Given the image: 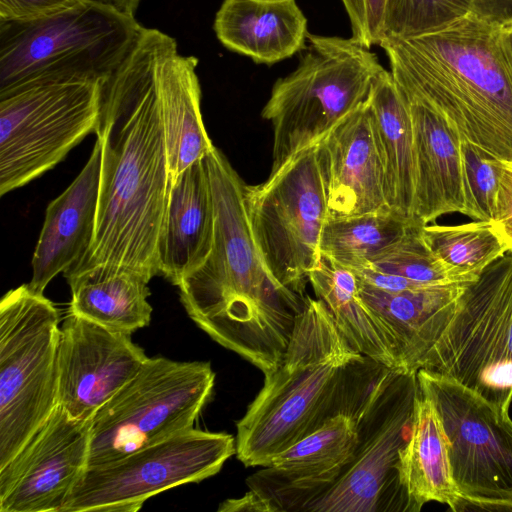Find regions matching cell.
Here are the masks:
<instances>
[{"label": "cell", "mask_w": 512, "mask_h": 512, "mask_svg": "<svg viewBox=\"0 0 512 512\" xmlns=\"http://www.w3.org/2000/svg\"><path fill=\"white\" fill-rule=\"evenodd\" d=\"M472 13L498 26L512 24V0H474Z\"/></svg>", "instance_id": "obj_37"}, {"label": "cell", "mask_w": 512, "mask_h": 512, "mask_svg": "<svg viewBox=\"0 0 512 512\" xmlns=\"http://www.w3.org/2000/svg\"><path fill=\"white\" fill-rule=\"evenodd\" d=\"M373 370L320 299L306 297L279 366L237 422L236 456L246 467L273 458L329 418L348 417L369 391Z\"/></svg>", "instance_id": "obj_3"}, {"label": "cell", "mask_w": 512, "mask_h": 512, "mask_svg": "<svg viewBox=\"0 0 512 512\" xmlns=\"http://www.w3.org/2000/svg\"><path fill=\"white\" fill-rule=\"evenodd\" d=\"M402 93L422 100L469 141L512 161V72L501 28L473 13L433 33L380 43Z\"/></svg>", "instance_id": "obj_4"}, {"label": "cell", "mask_w": 512, "mask_h": 512, "mask_svg": "<svg viewBox=\"0 0 512 512\" xmlns=\"http://www.w3.org/2000/svg\"><path fill=\"white\" fill-rule=\"evenodd\" d=\"M147 359L131 334L68 311L60 327L58 405L74 418L91 420Z\"/></svg>", "instance_id": "obj_16"}, {"label": "cell", "mask_w": 512, "mask_h": 512, "mask_svg": "<svg viewBox=\"0 0 512 512\" xmlns=\"http://www.w3.org/2000/svg\"><path fill=\"white\" fill-rule=\"evenodd\" d=\"M351 26V38L371 48L384 39L386 0H341Z\"/></svg>", "instance_id": "obj_34"}, {"label": "cell", "mask_w": 512, "mask_h": 512, "mask_svg": "<svg viewBox=\"0 0 512 512\" xmlns=\"http://www.w3.org/2000/svg\"><path fill=\"white\" fill-rule=\"evenodd\" d=\"M90 420L53 410L18 453L0 467L1 512H63L88 465Z\"/></svg>", "instance_id": "obj_15"}, {"label": "cell", "mask_w": 512, "mask_h": 512, "mask_svg": "<svg viewBox=\"0 0 512 512\" xmlns=\"http://www.w3.org/2000/svg\"><path fill=\"white\" fill-rule=\"evenodd\" d=\"M464 215L478 221L494 220L502 161L483 148L462 140Z\"/></svg>", "instance_id": "obj_33"}, {"label": "cell", "mask_w": 512, "mask_h": 512, "mask_svg": "<svg viewBox=\"0 0 512 512\" xmlns=\"http://www.w3.org/2000/svg\"><path fill=\"white\" fill-rule=\"evenodd\" d=\"M474 0H386L384 39L436 32L473 12Z\"/></svg>", "instance_id": "obj_31"}, {"label": "cell", "mask_w": 512, "mask_h": 512, "mask_svg": "<svg viewBox=\"0 0 512 512\" xmlns=\"http://www.w3.org/2000/svg\"><path fill=\"white\" fill-rule=\"evenodd\" d=\"M214 383L210 362L148 357L90 420L87 466L117 460L194 428Z\"/></svg>", "instance_id": "obj_9"}, {"label": "cell", "mask_w": 512, "mask_h": 512, "mask_svg": "<svg viewBox=\"0 0 512 512\" xmlns=\"http://www.w3.org/2000/svg\"><path fill=\"white\" fill-rule=\"evenodd\" d=\"M142 25L92 0L32 21H0V91L39 77L106 78Z\"/></svg>", "instance_id": "obj_7"}, {"label": "cell", "mask_w": 512, "mask_h": 512, "mask_svg": "<svg viewBox=\"0 0 512 512\" xmlns=\"http://www.w3.org/2000/svg\"><path fill=\"white\" fill-rule=\"evenodd\" d=\"M234 454L233 435L192 428L117 460L87 466L63 512H136L165 490L214 476Z\"/></svg>", "instance_id": "obj_14"}, {"label": "cell", "mask_w": 512, "mask_h": 512, "mask_svg": "<svg viewBox=\"0 0 512 512\" xmlns=\"http://www.w3.org/2000/svg\"><path fill=\"white\" fill-rule=\"evenodd\" d=\"M381 157L388 206L414 218L415 148L409 103L390 71L377 70L367 99Z\"/></svg>", "instance_id": "obj_25"}, {"label": "cell", "mask_w": 512, "mask_h": 512, "mask_svg": "<svg viewBox=\"0 0 512 512\" xmlns=\"http://www.w3.org/2000/svg\"><path fill=\"white\" fill-rule=\"evenodd\" d=\"M101 171V144L74 181L49 203L32 257L29 287L43 294L51 280L66 272L88 250L95 231Z\"/></svg>", "instance_id": "obj_20"}, {"label": "cell", "mask_w": 512, "mask_h": 512, "mask_svg": "<svg viewBox=\"0 0 512 512\" xmlns=\"http://www.w3.org/2000/svg\"><path fill=\"white\" fill-rule=\"evenodd\" d=\"M307 40L297 68L276 80L261 112L273 128L270 173L363 105L381 66L370 48L352 38L308 33Z\"/></svg>", "instance_id": "obj_5"}, {"label": "cell", "mask_w": 512, "mask_h": 512, "mask_svg": "<svg viewBox=\"0 0 512 512\" xmlns=\"http://www.w3.org/2000/svg\"><path fill=\"white\" fill-rule=\"evenodd\" d=\"M108 5L120 13L135 17L141 0H92Z\"/></svg>", "instance_id": "obj_38"}, {"label": "cell", "mask_w": 512, "mask_h": 512, "mask_svg": "<svg viewBox=\"0 0 512 512\" xmlns=\"http://www.w3.org/2000/svg\"><path fill=\"white\" fill-rule=\"evenodd\" d=\"M106 78L39 77L0 91L1 196L53 168L95 132Z\"/></svg>", "instance_id": "obj_6"}, {"label": "cell", "mask_w": 512, "mask_h": 512, "mask_svg": "<svg viewBox=\"0 0 512 512\" xmlns=\"http://www.w3.org/2000/svg\"><path fill=\"white\" fill-rule=\"evenodd\" d=\"M468 283L388 292L358 279L360 297L384 321L397 342L403 372L421 369L451 322Z\"/></svg>", "instance_id": "obj_22"}, {"label": "cell", "mask_w": 512, "mask_h": 512, "mask_svg": "<svg viewBox=\"0 0 512 512\" xmlns=\"http://www.w3.org/2000/svg\"><path fill=\"white\" fill-rule=\"evenodd\" d=\"M60 314L28 284L0 301V467L58 405Z\"/></svg>", "instance_id": "obj_8"}, {"label": "cell", "mask_w": 512, "mask_h": 512, "mask_svg": "<svg viewBox=\"0 0 512 512\" xmlns=\"http://www.w3.org/2000/svg\"><path fill=\"white\" fill-rule=\"evenodd\" d=\"M69 312L109 329L132 334L149 325V280L126 269H102L65 278Z\"/></svg>", "instance_id": "obj_28"}, {"label": "cell", "mask_w": 512, "mask_h": 512, "mask_svg": "<svg viewBox=\"0 0 512 512\" xmlns=\"http://www.w3.org/2000/svg\"><path fill=\"white\" fill-rule=\"evenodd\" d=\"M418 222L391 209L352 217L327 218L319 251L352 270L366 268Z\"/></svg>", "instance_id": "obj_29"}, {"label": "cell", "mask_w": 512, "mask_h": 512, "mask_svg": "<svg viewBox=\"0 0 512 512\" xmlns=\"http://www.w3.org/2000/svg\"><path fill=\"white\" fill-rule=\"evenodd\" d=\"M156 93L171 182L214 147L201 113L198 59L179 52L175 38L151 28Z\"/></svg>", "instance_id": "obj_19"}, {"label": "cell", "mask_w": 512, "mask_h": 512, "mask_svg": "<svg viewBox=\"0 0 512 512\" xmlns=\"http://www.w3.org/2000/svg\"><path fill=\"white\" fill-rule=\"evenodd\" d=\"M492 225L506 246L507 252L512 253V161H502Z\"/></svg>", "instance_id": "obj_36"}, {"label": "cell", "mask_w": 512, "mask_h": 512, "mask_svg": "<svg viewBox=\"0 0 512 512\" xmlns=\"http://www.w3.org/2000/svg\"><path fill=\"white\" fill-rule=\"evenodd\" d=\"M421 369L451 378L486 399L512 403V253L469 282L444 334Z\"/></svg>", "instance_id": "obj_11"}, {"label": "cell", "mask_w": 512, "mask_h": 512, "mask_svg": "<svg viewBox=\"0 0 512 512\" xmlns=\"http://www.w3.org/2000/svg\"><path fill=\"white\" fill-rule=\"evenodd\" d=\"M357 440L352 418L326 420L247 478L265 512L309 511L338 480Z\"/></svg>", "instance_id": "obj_17"}, {"label": "cell", "mask_w": 512, "mask_h": 512, "mask_svg": "<svg viewBox=\"0 0 512 512\" xmlns=\"http://www.w3.org/2000/svg\"><path fill=\"white\" fill-rule=\"evenodd\" d=\"M422 236L455 282L468 283L507 253L492 223L475 220L458 225H424Z\"/></svg>", "instance_id": "obj_30"}, {"label": "cell", "mask_w": 512, "mask_h": 512, "mask_svg": "<svg viewBox=\"0 0 512 512\" xmlns=\"http://www.w3.org/2000/svg\"><path fill=\"white\" fill-rule=\"evenodd\" d=\"M101 171L94 236L66 272L126 269L159 275L158 245L171 175L156 93L151 28L140 29L104 82L95 130Z\"/></svg>", "instance_id": "obj_1"}, {"label": "cell", "mask_w": 512, "mask_h": 512, "mask_svg": "<svg viewBox=\"0 0 512 512\" xmlns=\"http://www.w3.org/2000/svg\"><path fill=\"white\" fill-rule=\"evenodd\" d=\"M309 282L355 350L403 372L397 342L384 321L360 297L358 279L352 269L320 254Z\"/></svg>", "instance_id": "obj_26"}, {"label": "cell", "mask_w": 512, "mask_h": 512, "mask_svg": "<svg viewBox=\"0 0 512 512\" xmlns=\"http://www.w3.org/2000/svg\"><path fill=\"white\" fill-rule=\"evenodd\" d=\"M85 0H0V21H32L71 9Z\"/></svg>", "instance_id": "obj_35"}, {"label": "cell", "mask_w": 512, "mask_h": 512, "mask_svg": "<svg viewBox=\"0 0 512 512\" xmlns=\"http://www.w3.org/2000/svg\"><path fill=\"white\" fill-rule=\"evenodd\" d=\"M401 483L415 512L430 501L464 510V500L453 480L447 438L433 403L419 394L412 434L400 453Z\"/></svg>", "instance_id": "obj_27"}, {"label": "cell", "mask_w": 512, "mask_h": 512, "mask_svg": "<svg viewBox=\"0 0 512 512\" xmlns=\"http://www.w3.org/2000/svg\"><path fill=\"white\" fill-rule=\"evenodd\" d=\"M317 157L327 199V218L390 209L367 101L317 144Z\"/></svg>", "instance_id": "obj_18"}, {"label": "cell", "mask_w": 512, "mask_h": 512, "mask_svg": "<svg viewBox=\"0 0 512 512\" xmlns=\"http://www.w3.org/2000/svg\"><path fill=\"white\" fill-rule=\"evenodd\" d=\"M307 25L296 0H223L213 29L228 50L273 65L306 46Z\"/></svg>", "instance_id": "obj_24"}, {"label": "cell", "mask_w": 512, "mask_h": 512, "mask_svg": "<svg viewBox=\"0 0 512 512\" xmlns=\"http://www.w3.org/2000/svg\"><path fill=\"white\" fill-rule=\"evenodd\" d=\"M406 99L414 132V218L427 225L448 213L463 214L462 139L434 107L422 100Z\"/></svg>", "instance_id": "obj_21"}, {"label": "cell", "mask_w": 512, "mask_h": 512, "mask_svg": "<svg viewBox=\"0 0 512 512\" xmlns=\"http://www.w3.org/2000/svg\"><path fill=\"white\" fill-rule=\"evenodd\" d=\"M424 224H414L392 247L366 268L398 275L424 285L458 283L433 255L422 236Z\"/></svg>", "instance_id": "obj_32"}, {"label": "cell", "mask_w": 512, "mask_h": 512, "mask_svg": "<svg viewBox=\"0 0 512 512\" xmlns=\"http://www.w3.org/2000/svg\"><path fill=\"white\" fill-rule=\"evenodd\" d=\"M418 394L416 373L385 371L351 417L357 440L350 460L310 512H415L399 464L412 434Z\"/></svg>", "instance_id": "obj_10"}, {"label": "cell", "mask_w": 512, "mask_h": 512, "mask_svg": "<svg viewBox=\"0 0 512 512\" xmlns=\"http://www.w3.org/2000/svg\"><path fill=\"white\" fill-rule=\"evenodd\" d=\"M215 229L206 261L179 282L190 319L214 341L264 375L281 363L306 297L280 286L254 242L244 201L245 183L213 147L204 157Z\"/></svg>", "instance_id": "obj_2"}, {"label": "cell", "mask_w": 512, "mask_h": 512, "mask_svg": "<svg viewBox=\"0 0 512 512\" xmlns=\"http://www.w3.org/2000/svg\"><path fill=\"white\" fill-rule=\"evenodd\" d=\"M215 215L204 158L171 184L158 245L159 275L173 285L200 267L214 241Z\"/></svg>", "instance_id": "obj_23"}, {"label": "cell", "mask_w": 512, "mask_h": 512, "mask_svg": "<svg viewBox=\"0 0 512 512\" xmlns=\"http://www.w3.org/2000/svg\"><path fill=\"white\" fill-rule=\"evenodd\" d=\"M254 242L273 279L303 297L317 264L327 199L317 145L305 149L261 184L245 185Z\"/></svg>", "instance_id": "obj_12"}, {"label": "cell", "mask_w": 512, "mask_h": 512, "mask_svg": "<svg viewBox=\"0 0 512 512\" xmlns=\"http://www.w3.org/2000/svg\"><path fill=\"white\" fill-rule=\"evenodd\" d=\"M503 50L512 72V24L500 26Z\"/></svg>", "instance_id": "obj_39"}, {"label": "cell", "mask_w": 512, "mask_h": 512, "mask_svg": "<svg viewBox=\"0 0 512 512\" xmlns=\"http://www.w3.org/2000/svg\"><path fill=\"white\" fill-rule=\"evenodd\" d=\"M422 395L447 438L451 471L464 510L512 511V419L509 408L443 375L419 369Z\"/></svg>", "instance_id": "obj_13"}]
</instances>
